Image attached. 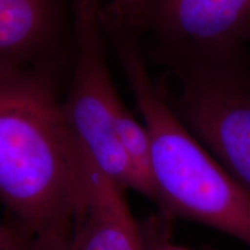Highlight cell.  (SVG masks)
<instances>
[{
    "instance_id": "1",
    "label": "cell",
    "mask_w": 250,
    "mask_h": 250,
    "mask_svg": "<svg viewBox=\"0 0 250 250\" xmlns=\"http://www.w3.org/2000/svg\"><path fill=\"white\" fill-rule=\"evenodd\" d=\"M67 85L0 70V196L8 223L41 241L66 243L88 196L89 153L62 109Z\"/></svg>"
},
{
    "instance_id": "2",
    "label": "cell",
    "mask_w": 250,
    "mask_h": 250,
    "mask_svg": "<svg viewBox=\"0 0 250 250\" xmlns=\"http://www.w3.org/2000/svg\"><path fill=\"white\" fill-rule=\"evenodd\" d=\"M151 140V173L166 218H183L250 247V196L176 117L152 79L140 36L102 17Z\"/></svg>"
},
{
    "instance_id": "3",
    "label": "cell",
    "mask_w": 250,
    "mask_h": 250,
    "mask_svg": "<svg viewBox=\"0 0 250 250\" xmlns=\"http://www.w3.org/2000/svg\"><path fill=\"white\" fill-rule=\"evenodd\" d=\"M159 89L188 131L250 196V56L243 44L148 48Z\"/></svg>"
},
{
    "instance_id": "4",
    "label": "cell",
    "mask_w": 250,
    "mask_h": 250,
    "mask_svg": "<svg viewBox=\"0 0 250 250\" xmlns=\"http://www.w3.org/2000/svg\"><path fill=\"white\" fill-rule=\"evenodd\" d=\"M76 55L62 109L71 129L98 167L122 190H147L122 147L116 122L123 102L108 66L109 41L100 0H76L72 6Z\"/></svg>"
},
{
    "instance_id": "5",
    "label": "cell",
    "mask_w": 250,
    "mask_h": 250,
    "mask_svg": "<svg viewBox=\"0 0 250 250\" xmlns=\"http://www.w3.org/2000/svg\"><path fill=\"white\" fill-rule=\"evenodd\" d=\"M73 11L62 0H0V70L36 71L70 81Z\"/></svg>"
},
{
    "instance_id": "6",
    "label": "cell",
    "mask_w": 250,
    "mask_h": 250,
    "mask_svg": "<svg viewBox=\"0 0 250 250\" xmlns=\"http://www.w3.org/2000/svg\"><path fill=\"white\" fill-rule=\"evenodd\" d=\"M147 48L250 43V0H155L138 35Z\"/></svg>"
},
{
    "instance_id": "7",
    "label": "cell",
    "mask_w": 250,
    "mask_h": 250,
    "mask_svg": "<svg viewBox=\"0 0 250 250\" xmlns=\"http://www.w3.org/2000/svg\"><path fill=\"white\" fill-rule=\"evenodd\" d=\"M124 192L89 154L86 206L62 250H146Z\"/></svg>"
},
{
    "instance_id": "8",
    "label": "cell",
    "mask_w": 250,
    "mask_h": 250,
    "mask_svg": "<svg viewBox=\"0 0 250 250\" xmlns=\"http://www.w3.org/2000/svg\"><path fill=\"white\" fill-rule=\"evenodd\" d=\"M116 133L122 147L147 190V198L156 205L158 196L151 173V140L145 125H142L123 104L116 122Z\"/></svg>"
},
{
    "instance_id": "9",
    "label": "cell",
    "mask_w": 250,
    "mask_h": 250,
    "mask_svg": "<svg viewBox=\"0 0 250 250\" xmlns=\"http://www.w3.org/2000/svg\"><path fill=\"white\" fill-rule=\"evenodd\" d=\"M155 0H107L101 8L104 14L116 19L138 34Z\"/></svg>"
},
{
    "instance_id": "10",
    "label": "cell",
    "mask_w": 250,
    "mask_h": 250,
    "mask_svg": "<svg viewBox=\"0 0 250 250\" xmlns=\"http://www.w3.org/2000/svg\"><path fill=\"white\" fill-rule=\"evenodd\" d=\"M62 243L28 237L8 221L0 228V250H62Z\"/></svg>"
},
{
    "instance_id": "11",
    "label": "cell",
    "mask_w": 250,
    "mask_h": 250,
    "mask_svg": "<svg viewBox=\"0 0 250 250\" xmlns=\"http://www.w3.org/2000/svg\"><path fill=\"white\" fill-rule=\"evenodd\" d=\"M148 229H142L146 250H191L187 247L176 245L162 234V220L148 223Z\"/></svg>"
}]
</instances>
